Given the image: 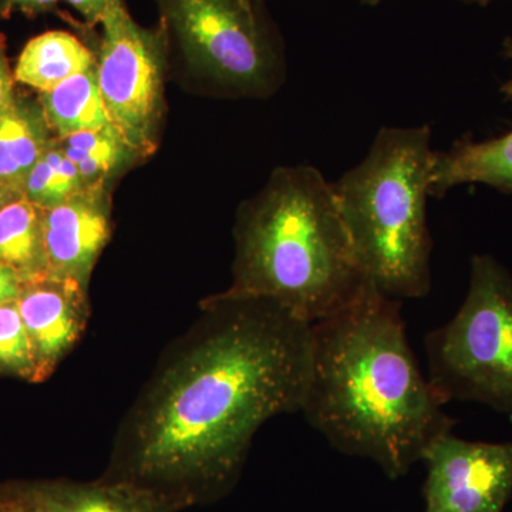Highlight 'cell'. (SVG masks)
Here are the masks:
<instances>
[{"instance_id": "23", "label": "cell", "mask_w": 512, "mask_h": 512, "mask_svg": "<svg viewBox=\"0 0 512 512\" xmlns=\"http://www.w3.org/2000/svg\"><path fill=\"white\" fill-rule=\"evenodd\" d=\"M22 279L9 266L0 264V305L18 299Z\"/></svg>"}, {"instance_id": "16", "label": "cell", "mask_w": 512, "mask_h": 512, "mask_svg": "<svg viewBox=\"0 0 512 512\" xmlns=\"http://www.w3.org/2000/svg\"><path fill=\"white\" fill-rule=\"evenodd\" d=\"M0 264L25 282L46 278L43 210L26 198L0 208Z\"/></svg>"}, {"instance_id": "7", "label": "cell", "mask_w": 512, "mask_h": 512, "mask_svg": "<svg viewBox=\"0 0 512 512\" xmlns=\"http://www.w3.org/2000/svg\"><path fill=\"white\" fill-rule=\"evenodd\" d=\"M97 82L111 124L137 156L156 148L170 33L163 22L141 28L124 0H111L101 20Z\"/></svg>"}, {"instance_id": "8", "label": "cell", "mask_w": 512, "mask_h": 512, "mask_svg": "<svg viewBox=\"0 0 512 512\" xmlns=\"http://www.w3.org/2000/svg\"><path fill=\"white\" fill-rule=\"evenodd\" d=\"M423 512H503L512 494V443L468 441L450 433L424 453Z\"/></svg>"}, {"instance_id": "17", "label": "cell", "mask_w": 512, "mask_h": 512, "mask_svg": "<svg viewBox=\"0 0 512 512\" xmlns=\"http://www.w3.org/2000/svg\"><path fill=\"white\" fill-rule=\"evenodd\" d=\"M56 138L63 153L76 165L86 187L106 185L117 171L137 156L113 124L100 130Z\"/></svg>"}, {"instance_id": "19", "label": "cell", "mask_w": 512, "mask_h": 512, "mask_svg": "<svg viewBox=\"0 0 512 512\" xmlns=\"http://www.w3.org/2000/svg\"><path fill=\"white\" fill-rule=\"evenodd\" d=\"M0 369L37 376L35 353L16 299L0 305Z\"/></svg>"}, {"instance_id": "1", "label": "cell", "mask_w": 512, "mask_h": 512, "mask_svg": "<svg viewBox=\"0 0 512 512\" xmlns=\"http://www.w3.org/2000/svg\"><path fill=\"white\" fill-rule=\"evenodd\" d=\"M312 323L265 298L224 293L171 357L131 420L138 476L224 487L262 424L301 412Z\"/></svg>"}, {"instance_id": "12", "label": "cell", "mask_w": 512, "mask_h": 512, "mask_svg": "<svg viewBox=\"0 0 512 512\" xmlns=\"http://www.w3.org/2000/svg\"><path fill=\"white\" fill-rule=\"evenodd\" d=\"M53 138L40 103L16 96L0 110V180L23 197L26 177Z\"/></svg>"}, {"instance_id": "27", "label": "cell", "mask_w": 512, "mask_h": 512, "mask_svg": "<svg viewBox=\"0 0 512 512\" xmlns=\"http://www.w3.org/2000/svg\"><path fill=\"white\" fill-rule=\"evenodd\" d=\"M380 0H362V3H365L367 6H376Z\"/></svg>"}, {"instance_id": "2", "label": "cell", "mask_w": 512, "mask_h": 512, "mask_svg": "<svg viewBox=\"0 0 512 512\" xmlns=\"http://www.w3.org/2000/svg\"><path fill=\"white\" fill-rule=\"evenodd\" d=\"M443 406L410 348L399 299L369 286L348 308L312 323L301 412L340 453L403 477L456 427Z\"/></svg>"}, {"instance_id": "14", "label": "cell", "mask_w": 512, "mask_h": 512, "mask_svg": "<svg viewBox=\"0 0 512 512\" xmlns=\"http://www.w3.org/2000/svg\"><path fill=\"white\" fill-rule=\"evenodd\" d=\"M40 107L55 137L100 130L111 124L97 82V66L74 74L50 92L40 93Z\"/></svg>"}, {"instance_id": "6", "label": "cell", "mask_w": 512, "mask_h": 512, "mask_svg": "<svg viewBox=\"0 0 512 512\" xmlns=\"http://www.w3.org/2000/svg\"><path fill=\"white\" fill-rule=\"evenodd\" d=\"M161 22L195 70L239 94L275 86L279 53L261 0H157Z\"/></svg>"}, {"instance_id": "10", "label": "cell", "mask_w": 512, "mask_h": 512, "mask_svg": "<svg viewBox=\"0 0 512 512\" xmlns=\"http://www.w3.org/2000/svg\"><path fill=\"white\" fill-rule=\"evenodd\" d=\"M16 302L32 342L37 376H45L83 332L86 288L77 282L46 276L22 284Z\"/></svg>"}, {"instance_id": "3", "label": "cell", "mask_w": 512, "mask_h": 512, "mask_svg": "<svg viewBox=\"0 0 512 512\" xmlns=\"http://www.w3.org/2000/svg\"><path fill=\"white\" fill-rule=\"evenodd\" d=\"M235 241L227 293L269 299L309 323L343 311L372 286L333 184L309 165L272 174L239 211Z\"/></svg>"}, {"instance_id": "18", "label": "cell", "mask_w": 512, "mask_h": 512, "mask_svg": "<svg viewBox=\"0 0 512 512\" xmlns=\"http://www.w3.org/2000/svg\"><path fill=\"white\" fill-rule=\"evenodd\" d=\"M83 188L86 185L76 165L63 153L55 137L26 177L23 198L47 210L69 200Z\"/></svg>"}, {"instance_id": "5", "label": "cell", "mask_w": 512, "mask_h": 512, "mask_svg": "<svg viewBox=\"0 0 512 512\" xmlns=\"http://www.w3.org/2000/svg\"><path fill=\"white\" fill-rule=\"evenodd\" d=\"M427 379L440 402H474L512 414V274L474 255L456 316L424 338Z\"/></svg>"}, {"instance_id": "20", "label": "cell", "mask_w": 512, "mask_h": 512, "mask_svg": "<svg viewBox=\"0 0 512 512\" xmlns=\"http://www.w3.org/2000/svg\"><path fill=\"white\" fill-rule=\"evenodd\" d=\"M60 0H0V19H9L13 13L36 18L43 13L56 12Z\"/></svg>"}, {"instance_id": "9", "label": "cell", "mask_w": 512, "mask_h": 512, "mask_svg": "<svg viewBox=\"0 0 512 512\" xmlns=\"http://www.w3.org/2000/svg\"><path fill=\"white\" fill-rule=\"evenodd\" d=\"M109 238L110 200L106 185L83 188L62 204L43 210L47 276L86 288Z\"/></svg>"}, {"instance_id": "13", "label": "cell", "mask_w": 512, "mask_h": 512, "mask_svg": "<svg viewBox=\"0 0 512 512\" xmlns=\"http://www.w3.org/2000/svg\"><path fill=\"white\" fill-rule=\"evenodd\" d=\"M97 66V56L79 37L63 30H52L30 40L15 67L16 82L50 92L74 74Z\"/></svg>"}, {"instance_id": "22", "label": "cell", "mask_w": 512, "mask_h": 512, "mask_svg": "<svg viewBox=\"0 0 512 512\" xmlns=\"http://www.w3.org/2000/svg\"><path fill=\"white\" fill-rule=\"evenodd\" d=\"M64 2L69 3L83 16L87 26H96L100 25L106 15L111 0H64Z\"/></svg>"}, {"instance_id": "15", "label": "cell", "mask_w": 512, "mask_h": 512, "mask_svg": "<svg viewBox=\"0 0 512 512\" xmlns=\"http://www.w3.org/2000/svg\"><path fill=\"white\" fill-rule=\"evenodd\" d=\"M164 495L134 484L66 485L43 491L37 512H170Z\"/></svg>"}, {"instance_id": "4", "label": "cell", "mask_w": 512, "mask_h": 512, "mask_svg": "<svg viewBox=\"0 0 512 512\" xmlns=\"http://www.w3.org/2000/svg\"><path fill=\"white\" fill-rule=\"evenodd\" d=\"M431 127H384L362 163L333 183L340 214L367 281L389 298L431 291L427 198Z\"/></svg>"}, {"instance_id": "26", "label": "cell", "mask_w": 512, "mask_h": 512, "mask_svg": "<svg viewBox=\"0 0 512 512\" xmlns=\"http://www.w3.org/2000/svg\"><path fill=\"white\" fill-rule=\"evenodd\" d=\"M461 2L468 3V5L487 6L488 3L494 2V0H461Z\"/></svg>"}, {"instance_id": "25", "label": "cell", "mask_w": 512, "mask_h": 512, "mask_svg": "<svg viewBox=\"0 0 512 512\" xmlns=\"http://www.w3.org/2000/svg\"><path fill=\"white\" fill-rule=\"evenodd\" d=\"M503 53L505 57L512 59V37H508V39L505 40ZM501 93L504 94L505 100L511 101L512 103V79L501 86Z\"/></svg>"}, {"instance_id": "11", "label": "cell", "mask_w": 512, "mask_h": 512, "mask_svg": "<svg viewBox=\"0 0 512 512\" xmlns=\"http://www.w3.org/2000/svg\"><path fill=\"white\" fill-rule=\"evenodd\" d=\"M461 184H485L512 194V130L484 141H474L466 134L447 151H436L430 174L431 197H444Z\"/></svg>"}, {"instance_id": "24", "label": "cell", "mask_w": 512, "mask_h": 512, "mask_svg": "<svg viewBox=\"0 0 512 512\" xmlns=\"http://www.w3.org/2000/svg\"><path fill=\"white\" fill-rule=\"evenodd\" d=\"M23 198L18 191L13 190L5 181L0 180V208L5 207L9 202Z\"/></svg>"}, {"instance_id": "21", "label": "cell", "mask_w": 512, "mask_h": 512, "mask_svg": "<svg viewBox=\"0 0 512 512\" xmlns=\"http://www.w3.org/2000/svg\"><path fill=\"white\" fill-rule=\"evenodd\" d=\"M15 74L10 70L6 55V40L0 35V110L8 107L16 99Z\"/></svg>"}]
</instances>
